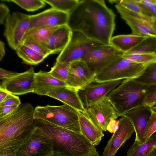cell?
<instances>
[{
	"mask_svg": "<svg viewBox=\"0 0 156 156\" xmlns=\"http://www.w3.org/2000/svg\"><path fill=\"white\" fill-rule=\"evenodd\" d=\"M65 86H67L65 82L54 77L48 72L40 70L35 73L34 93L37 94L46 95L50 91L58 87Z\"/></svg>",
	"mask_w": 156,
	"mask_h": 156,
	"instance_id": "44dd1931",
	"label": "cell"
},
{
	"mask_svg": "<svg viewBox=\"0 0 156 156\" xmlns=\"http://www.w3.org/2000/svg\"><path fill=\"white\" fill-rule=\"evenodd\" d=\"M21 104L19 98L9 93L6 98L0 102V106H19Z\"/></svg>",
	"mask_w": 156,
	"mask_h": 156,
	"instance_id": "d590c367",
	"label": "cell"
},
{
	"mask_svg": "<svg viewBox=\"0 0 156 156\" xmlns=\"http://www.w3.org/2000/svg\"><path fill=\"white\" fill-rule=\"evenodd\" d=\"M34 109L26 102L0 118V154L15 152L29 139L33 129Z\"/></svg>",
	"mask_w": 156,
	"mask_h": 156,
	"instance_id": "7a4b0ae2",
	"label": "cell"
},
{
	"mask_svg": "<svg viewBox=\"0 0 156 156\" xmlns=\"http://www.w3.org/2000/svg\"><path fill=\"white\" fill-rule=\"evenodd\" d=\"M30 16L29 30L41 27H59L68 24L70 14L51 8Z\"/></svg>",
	"mask_w": 156,
	"mask_h": 156,
	"instance_id": "e0dca14e",
	"label": "cell"
},
{
	"mask_svg": "<svg viewBox=\"0 0 156 156\" xmlns=\"http://www.w3.org/2000/svg\"><path fill=\"white\" fill-rule=\"evenodd\" d=\"M146 156H156V148L153 147Z\"/></svg>",
	"mask_w": 156,
	"mask_h": 156,
	"instance_id": "bcb514c9",
	"label": "cell"
},
{
	"mask_svg": "<svg viewBox=\"0 0 156 156\" xmlns=\"http://www.w3.org/2000/svg\"><path fill=\"white\" fill-rule=\"evenodd\" d=\"M122 57L134 62L146 65L156 62V53L129 54L125 53Z\"/></svg>",
	"mask_w": 156,
	"mask_h": 156,
	"instance_id": "1f68e13d",
	"label": "cell"
},
{
	"mask_svg": "<svg viewBox=\"0 0 156 156\" xmlns=\"http://www.w3.org/2000/svg\"><path fill=\"white\" fill-rule=\"evenodd\" d=\"M122 81L117 80L99 82L94 80L77 89L78 95L85 109L104 99Z\"/></svg>",
	"mask_w": 156,
	"mask_h": 156,
	"instance_id": "30bf717a",
	"label": "cell"
},
{
	"mask_svg": "<svg viewBox=\"0 0 156 156\" xmlns=\"http://www.w3.org/2000/svg\"><path fill=\"white\" fill-rule=\"evenodd\" d=\"M147 65L122 57L97 74L94 80L101 82L133 79L139 75Z\"/></svg>",
	"mask_w": 156,
	"mask_h": 156,
	"instance_id": "8992f818",
	"label": "cell"
},
{
	"mask_svg": "<svg viewBox=\"0 0 156 156\" xmlns=\"http://www.w3.org/2000/svg\"><path fill=\"white\" fill-rule=\"evenodd\" d=\"M115 7L130 28L132 34L156 37V32L151 24L154 18L132 12L118 5H115Z\"/></svg>",
	"mask_w": 156,
	"mask_h": 156,
	"instance_id": "8fae6325",
	"label": "cell"
},
{
	"mask_svg": "<svg viewBox=\"0 0 156 156\" xmlns=\"http://www.w3.org/2000/svg\"><path fill=\"white\" fill-rule=\"evenodd\" d=\"M0 156H16L15 152L0 154Z\"/></svg>",
	"mask_w": 156,
	"mask_h": 156,
	"instance_id": "7dc6e473",
	"label": "cell"
},
{
	"mask_svg": "<svg viewBox=\"0 0 156 156\" xmlns=\"http://www.w3.org/2000/svg\"><path fill=\"white\" fill-rule=\"evenodd\" d=\"M84 114L96 126L105 132L110 119H116L119 117L106 97L85 108Z\"/></svg>",
	"mask_w": 156,
	"mask_h": 156,
	"instance_id": "7c38bea8",
	"label": "cell"
},
{
	"mask_svg": "<svg viewBox=\"0 0 156 156\" xmlns=\"http://www.w3.org/2000/svg\"><path fill=\"white\" fill-rule=\"evenodd\" d=\"M19 106H0V118L3 117L15 110Z\"/></svg>",
	"mask_w": 156,
	"mask_h": 156,
	"instance_id": "f35d334b",
	"label": "cell"
},
{
	"mask_svg": "<svg viewBox=\"0 0 156 156\" xmlns=\"http://www.w3.org/2000/svg\"><path fill=\"white\" fill-rule=\"evenodd\" d=\"M156 132V112L152 111L148 121L144 136V142L147 140Z\"/></svg>",
	"mask_w": 156,
	"mask_h": 156,
	"instance_id": "836d02e7",
	"label": "cell"
},
{
	"mask_svg": "<svg viewBox=\"0 0 156 156\" xmlns=\"http://www.w3.org/2000/svg\"><path fill=\"white\" fill-rule=\"evenodd\" d=\"M153 147H155V148H156V143L154 144V145L153 146Z\"/></svg>",
	"mask_w": 156,
	"mask_h": 156,
	"instance_id": "816d5d0a",
	"label": "cell"
},
{
	"mask_svg": "<svg viewBox=\"0 0 156 156\" xmlns=\"http://www.w3.org/2000/svg\"><path fill=\"white\" fill-rule=\"evenodd\" d=\"M156 87L143 85L132 79H125L106 97L119 116H122L130 110L144 105L146 97Z\"/></svg>",
	"mask_w": 156,
	"mask_h": 156,
	"instance_id": "277c9868",
	"label": "cell"
},
{
	"mask_svg": "<svg viewBox=\"0 0 156 156\" xmlns=\"http://www.w3.org/2000/svg\"><path fill=\"white\" fill-rule=\"evenodd\" d=\"M116 15L103 0H80L70 14L68 25L73 31L105 44H110Z\"/></svg>",
	"mask_w": 156,
	"mask_h": 156,
	"instance_id": "6da1fadb",
	"label": "cell"
},
{
	"mask_svg": "<svg viewBox=\"0 0 156 156\" xmlns=\"http://www.w3.org/2000/svg\"><path fill=\"white\" fill-rule=\"evenodd\" d=\"M146 9L150 5L156 3V0H136Z\"/></svg>",
	"mask_w": 156,
	"mask_h": 156,
	"instance_id": "b9f144b4",
	"label": "cell"
},
{
	"mask_svg": "<svg viewBox=\"0 0 156 156\" xmlns=\"http://www.w3.org/2000/svg\"><path fill=\"white\" fill-rule=\"evenodd\" d=\"M108 2L120 5L132 12L153 18L148 10L136 0H110Z\"/></svg>",
	"mask_w": 156,
	"mask_h": 156,
	"instance_id": "f1b7e54d",
	"label": "cell"
},
{
	"mask_svg": "<svg viewBox=\"0 0 156 156\" xmlns=\"http://www.w3.org/2000/svg\"><path fill=\"white\" fill-rule=\"evenodd\" d=\"M16 51L18 56L23 62L28 65H37L45 58L24 44L20 46Z\"/></svg>",
	"mask_w": 156,
	"mask_h": 156,
	"instance_id": "d4e9b609",
	"label": "cell"
},
{
	"mask_svg": "<svg viewBox=\"0 0 156 156\" xmlns=\"http://www.w3.org/2000/svg\"><path fill=\"white\" fill-rule=\"evenodd\" d=\"M15 153L16 156H48L53 152L49 139L41 134L33 131L29 139Z\"/></svg>",
	"mask_w": 156,
	"mask_h": 156,
	"instance_id": "4fadbf2b",
	"label": "cell"
},
{
	"mask_svg": "<svg viewBox=\"0 0 156 156\" xmlns=\"http://www.w3.org/2000/svg\"><path fill=\"white\" fill-rule=\"evenodd\" d=\"M146 9L149 11L152 16L154 19L156 20V3L150 5Z\"/></svg>",
	"mask_w": 156,
	"mask_h": 156,
	"instance_id": "7bdbcfd3",
	"label": "cell"
},
{
	"mask_svg": "<svg viewBox=\"0 0 156 156\" xmlns=\"http://www.w3.org/2000/svg\"><path fill=\"white\" fill-rule=\"evenodd\" d=\"M12 2L28 11H34L41 9L45 5L43 0H10Z\"/></svg>",
	"mask_w": 156,
	"mask_h": 156,
	"instance_id": "d6a6232c",
	"label": "cell"
},
{
	"mask_svg": "<svg viewBox=\"0 0 156 156\" xmlns=\"http://www.w3.org/2000/svg\"><path fill=\"white\" fill-rule=\"evenodd\" d=\"M19 73L6 70L1 68H0V79L3 80L9 79L17 75Z\"/></svg>",
	"mask_w": 156,
	"mask_h": 156,
	"instance_id": "ab89813d",
	"label": "cell"
},
{
	"mask_svg": "<svg viewBox=\"0 0 156 156\" xmlns=\"http://www.w3.org/2000/svg\"><path fill=\"white\" fill-rule=\"evenodd\" d=\"M30 16L19 12L9 13L4 22V35L8 44L15 51L23 43L29 30Z\"/></svg>",
	"mask_w": 156,
	"mask_h": 156,
	"instance_id": "52a82bcc",
	"label": "cell"
},
{
	"mask_svg": "<svg viewBox=\"0 0 156 156\" xmlns=\"http://www.w3.org/2000/svg\"><path fill=\"white\" fill-rule=\"evenodd\" d=\"M125 53H156V37H147L135 48Z\"/></svg>",
	"mask_w": 156,
	"mask_h": 156,
	"instance_id": "83f0119b",
	"label": "cell"
},
{
	"mask_svg": "<svg viewBox=\"0 0 156 156\" xmlns=\"http://www.w3.org/2000/svg\"><path fill=\"white\" fill-rule=\"evenodd\" d=\"M70 63L55 62L48 73L60 80L66 82L69 70Z\"/></svg>",
	"mask_w": 156,
	"mask_h": 156,
	"instance_id": "4dcf8cb0",
	"label": "cell"
},
{
	"mask_svg": "<svg viewBox=\"0 0 156 156\" xmlns=\"http://www.w3.org/2000/svg\"><path fill=\"white\" fill-rule=\"evenodd\" d=\"M156 142V135L143 142L134 141L128 150L126 156H146Z\"/></svg>",
	"mask_w": 156,
	"mask_h": 156,
	"instance_id": "484cf974",
	"label": "cell"
},
{
	"mask_svg": "<svg viewBox=\"0 0 156 156\" xmlns=\"http://www.w3.org/2000/svg\"><path fill=\"white\" fill-rule=\"evenodd\" d=\"M151 110L152 111L156 112V105L151 107Z\"/></svg>",
	"mask_w": 156,
	"mask_h": 156,
	"instance_id": "f907efd6",
	"label": "cell"
},
{
	"mask_svg": "<svg viewBox=\"0 0 156 156\" xmlns=\"http://www.w3.org/2000/svg\"><path fill=\"white\" fill-rule=\"evenodd\" d=\"M151 24L154 29L156 32V20L154 19L151 23Z\"/></svg>",
	"mask_w": 156,
	"mask_h": 156,
	"instance_id": "c3c4849f",
	"label": "cell"
},
{
	"mask_svg": "<svg viewBox=\"0 0 156 156\" xmlns=\"http://www.w3.org/2000/svg\"><path fill=\"white\" fill-rule=\"evenodd\" d=\"M124 53L111 44H104L94 47L81 59L96 75L122 57Z\"/></svg>",
	"mask_w": 156,
	"mask_h": 156,
	"instance_id": "ba28073f",
	"label": "cell"
},
{
	"mask_svg": "<svg viewBox=\"0 0 156 156\" xmlns=\"http://www.w3.org/2000/svg\"><path fill=\"white\" fill-rule=\"evenodd\" d=\"M23 44L30 48L35 52L45 58L51 54V52L47 48L42 45L37 43L31 41H27L25 42Z\"/></svg>",
	"mask_w": 156,
	"mask_h": 156,
	"instance_id": "e575fe53",
	"label": "cell"
},
{
	"mask_svg": "<svg viewBox=\"0 0 156 156\" xmlns=\"http://www.w3.org/2000/svg\"><path fill=\"white\" fill-rule=\"evenodd\" d=\"M104 44L87 37L80 32L73 31L69 42L60 53L56 62L70 63L81 59L94 47Z\"/></svg>",
	"mask_w": 156,
	"mask_h": 156,
	"instance_id": "9c48e42d",
	"label": "cell"
},
{
	"mask_svg": "<svg viewBox=\"0 0 156 156\" xmlns=\"http://www.w3.org/2000/svg\"><path fill=\"white\" fill-rule=\"evenodd\" d=\"M52 8L70 14L79 2V0H43Z\"/></svg>",
	"mask_w": 156,
	"mask_h": 156,
	"instance_id": "f546056e",
	"label": "cell"
},
{
	"mask_svg": "<svg viewBox=\"0 0 156 156\" xmlns=\"http://www.w3.org/2000/svg\"><path fill=\"white\" fill-rule=\"evenodd\" d=\"M132 79L144 85H156V62L147 65L139 75Z\"/></svg>",
	"mask_w": 156,
	"mask_h": 156,
	"instance_id": "4316f807",
	"label": "cell"
},
{
	"mask_svg": "<svg viewBox=\"0 0 156 156\" xmlns=\"http://www.w3.org/2000/svg\"><path fill=\"white\" fill-rule=\"evenodd\" d=\"M48 156H62L60 154H58L56 153H53L49 155Z\"/></svg>",
	"mask_w": 156,
	"mask_h": 156,
	"instance_id": "681fc988",
	"label": "cell"
},
{
	"mask_svg": "<svg viewBox=\"0 0 156 156\" xmlns=\"http://www.w3.org/2000/svg\"><path fill=\"white\" fill-rule=\"evenodd\" d=\"M72 33L68 24L60 26L53 32L43 46L51 54L60 53L69 44Z\"/></svg>",
	"mask_w": 156,
	"mask_h": 156,
	"instance_id": "d6986e66",
	"label": "cell"
},
{
	"mask_svg": "<svg viewBox=\"0 0 156 156\" xmlns=\"http://www.w3.org/2000/svg\"><path fill=\"white\" fill-rule=\"evenodd\" d=\"M33 131L47 137L53 153L62 156H100L83 135L41 119H34Z\"/></svg>",
	"mask_w": 156,
	"mask_h": 156,
	"instance_id": "3957f363",
	"label": "cell"
},
{
	"mask_svg": "<svg viewBox=\"0 0 156 156\" xmlns=\"http://www.w3.org/2000/svg\"><path fill=\"white\" fill-rule=\"evenodd\" d=\"M118 120L119 128L108 141L104 149L102 156H114L135 132L132 123L126 117L122 116Z\"/></svg>",
	"mask_w": 156,
	"mask_h": 156,
	"instance_id": "9a60e30c",
	"label": "cell"
},
{
	"mask_svg": "<svg viewBox=\"0 0 156 156\" xmlns=\"http://www.w3.org/2000/svg\"><path fill=\"white\" fill-rule=\"evenodd\" d=\"M147 37L132 34L118 35L112 37L110 44L125 53L135 48Z\"/></svg>",
	"mask_w": 156,
	"mask_h": 156,
	"instance_id": "603a6c76",
	"label": "cell"
},
{
	"mask_svg": "<svg viewBox=\"0 0 156 156\" xmlns=\"http://www.w3.org/2000/svg\"><path fill=\"white\" fill-rule=\"evenodd\" d=\"M34 117L82 135L78 111L67 105L37 106Z\"/></svg>",
	"mask_w": 156,
	"mask_h": 156,
	"instance_id": "5b68a950",
	"label": "cell"
},
{
	"mask_svg": "<svg viewBox=\"0 0 156 156\" xmlns=\"http://www.w3.org/2000/svg\"><path fill=\"white\" fill-rule=\"evenodd\" d=\"M9 9L7 6L4 3L0 4V24H3L9 13Z\"/></svg>",
	"mask_w": 156,
	"mask_h": 156,
	"instance_id": "74e56055",
	"label": "cell"
},
{
	"mask_svg": "<svg viewBox=\"0 0 156 156\" xmlns=\"http://www.w3.org/2000/svg\"><path fill=\"white\" fill-rule=\"evenodd\" d=\"M119 121L111 119L107 126V130L111 133H114L119 128Z\"/></svg>",
	"mask_w": 156,
	"mask_h": 156,
	"instance_id": "60d3db41",
	"label": "cell"
},
{
	"mask_svg": "<svg viewBox=\"0 0 156 156\" xmlns=\"http://www.w3.org/2000/svg\"><path fill=\"white\" fill-rule=\"evenodd\" d=\"M46 96L58 100L78 111L84 113L85 109L78 95L77 89L68 86L55 88L48 92Z\"/></svg>",
	"mask_w": 156,
	"mask_h": 156,
	"instance_id": "ffe728a7",
	"label": "cell"
},
{
	"mask_svg": "<svg viewBox=\"0 0 156 156\" xmlns=\"http://www.w3.org/2000/svg\"><path fill=\"white\" fill-rule=\"evenodd\" d=\"M152 112L151 107L143 105L130 110L123 115L129 119L133 126L136 134L134 141L144 142L146 128Z\"/></svg>",
	"mask_w": 156,
	"mask_h": 156,
	"instance_id": "ac0fdd59",
	"label": "cell"
},
{
	"mask_svg": "<svg viewBox=\"0 0 156 156\" xmlns=\"http://www.w3.org/2000/svg\"><path fill=\"white\" fill-rule=\"evenodd\" d=\"M156 105V87L147 96L144 105L152 107Z\"/></svg>",
	"mask_w": 156,
	"mask_h": 156,
	"instance_id": "8d00e7d4",
	"label": "cell"
},
{
	"mask_svg": "<svg viewBox=\"0 0 156 156\" xmlns=\"http://www.w3.org/2000/svg\"><path fill=\"white\" fill-rule=\"evenodd\" d=\"M35 73L33 67H31L11 78L3 80L0 87L15 95L34 93Z\"/></svg>",
	"mask_w": 156,
	"mask_h": 156,
	"instance_id": "5bb4252c",
	"label": "cell"
},
{
	"mask_svg": "<svg viewBox=\"0 0 156 156\" xmlns=\"http://www.w3.org/2000/svg\"><path fill=\"white\" fill-rule=\"evenodd\" d=\"M5 45L4 43L2 41H0V60H2L3 58L5 55Z\"/></svg>",
	"mask_w": 156,
	"mask_h": 156,
	"instance_id": "ee69618b",
	"label": "cell"
},
{
	"mask_svg": "<svg viewBox=\"0 0 156 156\" xmlns=\"http://www.w3.org/2000/svg\"><path fill=\"white\" fill-rule=\"evenodd\" d=\"M82 135L93 146L99 145L104 136L102 130L96 126L83 113L78 111Z\"/></svg>",
	"mask_w": 156,
	"mask_h": 156,
	"instance_id": "7402d4cb",
	"label": "cell"
},
{
	"mask_svg": "<svg viewBox=\"0 0 156 156\" xmlns=\"http://www.w3.org/2000/svg\"><path fill=\"white\" fill-rule=\"evenodd\" d=\"M59 27H41L29 29L23 43L31 41L43 45L53 32Z\"/></svg>",
	"mask_w": 156,
	"mask_h": 156,
	"instance_id": "cb8c5ba5",
	"label": "cell"
},
{
	"mask_svg": "<svg viewBox=\"0 0 156 156\" xmlns=\"http://www.w3.org/2000/svg\"><path fill=\"white\" fill-rule=\"evenodd\" d=\"M9 93L7 91L0 87V102L2 101Z\"/></svg>",
	"mask_w": 156,
	"mask_h": 156,
	"instance_id": "f6af8a7d",
	"label": "cell"
},
{
	"mask_svg": "<svg viewBox=\"0 0 156 156\" xmlns=\"http://www.w3.org/2000/svg\"><path fill=\"white\" fill-rule=\"evenodd\" d=\"M95 76L86 62L80 59L70 63L65 82L67 86L77 90L94 80Z\"/></svg>",
	"mask_w": 156,
	"mask_h": 156,
	"instance_id": "2e32d148",
	"label": "cell"
}]
</instances>
